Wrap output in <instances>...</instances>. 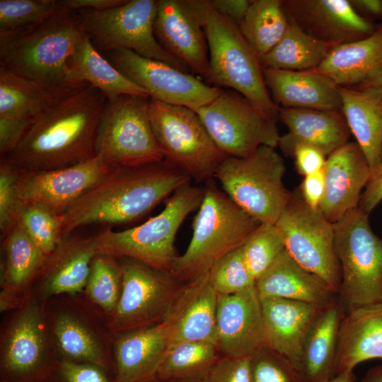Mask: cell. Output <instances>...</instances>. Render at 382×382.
<instances>
[{
	"label": "cell",
	"instance_id": "obj_38",
	"mask_svg": "<svg viewBox=\"0 0 382 382\" xmlns=\"http://www.w3.org/2000/svg\"><path fill=\"white\" fill-rule=\"evenodd\" d=\"M71 93L47 89L0 66V117L33 118L52 102Z\"/></svg>",
	"mask_w": 382,
	"mask_h": 382
},
{
	"label": "cell",
	"instance_id": "obj_50",
	"mask_svg": "<svg viewBox=\"0 0 382 382\" xmlns=\"http://www.w3.org/2000/svg\"><path fill=\"white\" fill-rule=\"evenodd\" d=\"M33 118L0 117V156H5L17 145Z\"/></svg>",
	"mask_w": 382,
	"mask_h": 382
},
{
	"label": "cell",
	"instance_id": "obj_41",
	"mask_svg": "<svg viewBox=\"0 0 382 382\" xmlns=\"http://www.w3.org/2000/svg\"><path fill=\"white\" fill-rule=\"evenodd\" d=\"M13 220L17 221L45 255H49L64 239L63 215L35 203L18 201Z\"/></svg>",
	"mask_w": 382,
	"mask_h": 382
},
{
	"label": "cell",
	"instance_id": "obj_15",
	"mask_svg": "<svg viewBox=\"0 0 382 382\" xmlns=\"http://www.w3.org/2000/svg\"><path fill=\"white\" fill-rule=\"evenodd\" d=\"M122 271L120 298L108 322L115 335L164 321L184 282L170 272L129 257L118 258Z\"/></svg>",
	"mask_w": 382,
	"mask_h": 382
},
{
	"label": "cell",
	"instance_id": "obj_22",
	"mask_svg": "<svg viewBox=\"0 0 382 382\" xmlns=\"http://www.w3.org/2000/svg\"><path fill=\"white\" fill-rule=\"evenodd\" d=\"M98 253L97 234L64 238L46 257L31 292L43 303L57 295L83 292Z\"/></svg>",
	"mask_w": 382,
	"mask_h": 382
},
{
	"label": "cell",
	"instance_id": "obj_21",
	"mask_svg": "<svg viewBox=\"0 0 382 382\" xmlns=\"http://www.w3.org/2000/svg\"><path fill=\"white\" fill-rule=\"evenodd\" d=\"M216 345L222 355L235 357H250L265 346L261 300L255 286L218 295Z\"/></svg>",
	"mask_w": 382,
	"mask_h": 382
},
{
	"label": "cell",
	"instance_id": "obj_57",
	"mask_svg": "<svg viewBox=\"0 0 382 382\" xmlns=\"http://www.w3.org/2000/svg\"><path fill=\"white\" fill-rule=\"evenodd\" d=\"M361 382H382V365L370 369Z\"/></svg>",
	"mask_w": 382,
	"mask_h": 382
},
{
	"label": "cell",
	"instance_id": "obj_42",
	"mask_svg": "<svg viewBox=\"0 0 382 382\" xmlns=\"http://www.w3.org/2000/svg\"><path fill=\"white\" fill-rule=\"evenodd\" d=\"M241 250L245 263L256 281L285 250V243L275 224H260Z\"/></svg>",
	"mask_w": 382,
	"mask_h": 382
},
{
	"label": "cell",
	"instance_id": "obj_4",
	"mask_svg": "<svg viewBox=\"0 0 382 382\" xmlns=\"http://www.w3.org/2000/svg\"><path fill=\"white\" fill-rule=\"evenodd\" d=\"M202 203L192 222V236L171 273L180 282L195 279L220 258L241 247L260 224L220 190L212 179L205 183Z\"/></svg>",
	"mask_w": 382,
	"mask_h": 382
},
{
	"label": "cell",
	"instance_id": "obj_46",
	"mask_svg": "<svg viewBox=\"0 0 382 382\" xmlns=\"http://www.w3.org/2000/svg\"><path fill=\"white\" fill-rule=\"evenodd\" d=\"M44 382H112V378L96 365L59 359Z\"/></svg>",
	"mask_w": 382,
	"mask_h": 382
},
{
	"label": "cell",
	"instance_id": "obj_24",
	"mask_svg": "<svg viewBox=\"0 0 382 382\" xmlns=\"http://www.w3.org/2000/svg\"><path fill=\"white\" fill-rule=\"evenodd\" d=\"M168 319L115 335L112 382H152L170 345Z\"/></svg>",
	"mask_w": 382,
	"mask_h": 382
},
{
	"label": "cell",
	"instance_id": "obj_48",
	"mask_svg": "<svg viewBox=\"0 0 382 382\" xmlns=\"http://www.w3.org/2000/svg\"><path fill=\"white\" fill-rule=\"evenodd\" d=\"M204 382H251L250 357L221 355L203 378Z\"/></svg>",
	"mask_w": 382,
	"mask_h": 382
},
{
	"label": "cell",
	"instance_id": "obj_60",
	"mask_svg": "<svg viewBox=\"0 0 382 382\" xmlns=\"http://www.w3.org/2000/svg\"><path fill=\"white\" fill-rule=\"evenodd\" d=\"M379 27L382 28V22H381V23L380 24Z\"/></svg>",
	"mask_w": 382,
	"mask_h": 382
},
{
	"label": "cell",
	"instance_id": "obj_34",
	"mask_svg": "<svg viewBox=\"0 0 382 382\" xmlns=\"http://www.w3.org/2000/svg\"><path fill=\"white\" fill-rule=\"evenodd\" d=\"M344 308L338 298L325 307L303 347L301 374L305 382H326L336 374L337 354Z\"/></svg>",
	"mask_w": 382,
	"mask_h": 382
},
{
	"label": "cell",
	"instance_id": "obj_5",
	"mask_svg": "<svg viewBox=\"0 0 382 382\" xmlns=\"http://www.w3.org/2000/svg\"><path fill=\"white\" fill-rule=\"evenodd\" d=\"M204 187L181 186L168 198L164 209L142 224L115 231L105 227L98 235V253L115 257H129L154 268L170 272L177 255L174 242L186 217L198 209Z\"/></svg>",
	"mask_w": 382,
	"mask_h": 382
},
{
	"label": "cell",
	"instance_id": "obj_1",
	"mask_svg": "<svg viewBox=\"0 0 382 382\" xmlns=\"http://www.w3.org/2000/svg\"><path fill=\"white\" fill-rule=\"evenodd\" d=\"M108 103L88 84L61 97L33 117L23 137L1 160L19 170H50L96 157L98 127Z\"/></svg>",
	"mask_w": 382,
	"mask_h": 382
},
{
	"label": "cell",
	"instance_id": "obj_45",
	"mask_svg": "<svg viewBox=\"0 0 382 382\" xmlns=\"http://www.w3.org/2000/svg\"><path fill=\"white\" fill-rule=\"evenodd\" d=\"M251 382H305L284 357L263 346L250 356Z\"/></svg>",
	"mask_w": 382,
	"mask_h": 382
},
{
	"label": "cell",
	"instance_id": "obj_36",
	"mask_svg": "<svg viewBox=\"0 0 382 382\" xmlns=\"http://www.w3.org/2000/svg\"><path fill=\"white\" fill-rule=\"evenodd\" d=\"M289 25L280 41L258 57L263 69L286 71L316 70L332 47L312 37L289 18Z\"/></svg>",
	"mask_w": 382,
	"mask_h": 382
},
{
	"label": "cell",
	"instance_id": "obj_12",
	"mask_svg": "<svg viewBox=\"0 0 382 382\" xmlns=\"http://www.w3.org/2000/svg\"><path fill=\"white\" fill-rule=\"evenodd\" d=\"M149 98L123 95L108 100L97 129L96 157L112 167L164 159L150 122Z\"/></svg>",
	"mask_w": 382,
	"mask_h": 382
},
{
	"label": "cell",
	"instance_id": "obj_33",
	"mask_svg": "<svg viewBox=\"0 0 382 382\" xmlns=\"http://www.w3.org/2000/svg\"><path fill=\"white\" fill-rule=\"evenodd\" d=\"M342 112L362 150L371 176L382 163V94L339 86Z\"/></svg>",
	"mask_w": 382,
	"mask_h": 382
},
{
	"label": "cell",
	"instance_id": "obj_40",
	"mask_svg": "<svg viewBox=\"0 0 382 382\" xmlns=\"http://www.w3.org/2000/svg\"><path fill=\"white\" fill-rule=\"evenodd\" d=\"M122 271L117 257L98 253L90 268L83 294L106 316L108 322L118 304Z\"/></svg>",
	"mask_w": 382,
	"mask_h": 382
},
{
	"label": "cell",
	"instance_id": "obj_27",
	"mask_svg": "<svg viewBox=\"0 0 382 382\" xmlns=\"http://www.w3.org/2000/svg\"><path fill=\"white\" fill-rule=\"evenodd\" d=\"M217 300L207 272L185 282L166 318L172 325L169 345L186 341L216 344Z\"/></svg>",
	"mask_w": 382,
	"mask_h": 382
},
{
	"label": "cell",
	"instance_id": "obj_13",
	"mask_svg": "<svg viewBox=\"0 0 382 382\" xmlns=\"http://www.w3.org/2000/svg\"><path fill=\"white\" fill-rule=\"evenodd\" d=\"M157 1L127 0L104 11H76L83 31L101 54L125 49L140 56L163 62L192 74L181 62L168 54L157 41L154 24Z\"/></svg>",
	"mask_w": 382,
	"mask_h": 382
},
{
	"label": "cell",
	"instance_id": "obj_6",
	"mask_svg": "<svg viewBox=\"0 0 382 382\" xmlns=\"http://www.w3.org/2000/svg\"><path fill=\"white\" fill-rule=\"evenodd\" d=\"M285 164L275 148L261 146L246 157L226 156L216 178L228 197L260 224H274L292 193L283 182Z\"/></svg>",
	"mask_w": 382,
	"mask_h": 382
},
{
	"label": "cell",
	"instance_id": "obj_37",
	"mask_svg": "<svg viewBox=\"0 0 382 382\" xmlns=\"http://www.w3.org/2000/svg\"><path fill=\"white\" fill-rule=\"evenodd\" d=\"M289 25L280 0H254L238 25L258 57L270 51L283 37Z\"/></svg>",
	"mask_w": 382,
	"mask_h": 382
},
{
	"label": "cell",
	"instance_id": "obj_59",
	"mask_svg": "<svg viewBox=\"0 0 382 382\" xmlns=\"http://www.w3.org/2000/svg\"><path fill=\"white\" fill-rule=\"evenodd\" d=\"M152 382H204L202 379H191V380H170V381H161L156 379Z\"/></svg>",
	"mask_w": 382,
	"mask_h": 382
},
{
	"label": "cell",
	"instance_id": "obj_52",
	"mask_svg": "<svg viewBox=\"0 0 382 382\" xmlns=\"http://www.w3.org/2000/svg\"><path fill=\"white\" fill-rule=\"evenodd\" d=\"M382 201V163L362 192L358 207L369 214Z\"/></svg>",
	"mask_w": 382,
	"mask_h": 382
},
{
	"label": "cell",
	"instance_id": "obj_23",
	"mask_svg": "<svg viewBox=\"0 0 382 382\" xmlns=\"http://www.w3.org/2000/svg\"><path fill=\"white\" fill-rule=\"evenodd\" d=\"M323 172L325 190L319 209L334 224L358 207L372 173L362 150L352 141L328 156Z\"/></svg>",
	"mask_w": 382,
	"mask_h": 382
},
{
	"label": "cell",
	"instance_id": "obj_58",
	"mask_svg": "<svg viewBox=\"0 0 382 382\" xmlns=\"http://www.w3.org/2000/svg\"><path fill=\"white\" fill-rule=\"evenodd\" d=\"M326 382H354L353 371L340 373Z\"/></svg>",
	"mask_w": 382,
	"mask_h": 382
},
{
	"label": "cell",
	"instance_id": "obj_31",
	"mask_svg": "<svg viewBox=\"0 0 382 382\" xmlns=\"http://www.w3.org/2000/svg\"><path fill=\"white\" fill-rule=\"evenodd\" d=\"M382 359V302L350 309L340 329L336 374L359 364Z\"/></svg>",
	"mask_w": 382,
	"mask_h": 382
},
{
	"label": "cell",
	"instance_id": "obj_49",
	"mask_svg": "<svg viewBox=\"0 0 382 382\" xmlns=\"http://www.w3.org/2000/svg\"><path fill=\"white\" fill-rule=\"evenodd\" d=\"M294 156L298 172L306 176L324 169L325 155L318 149L302 143L293 145L285 154Z\"/></svg>",
	"mask_w": 382,
	"mask_h": 382
},
{
	"label": "cell",
	"instance_id": "obj_44",
	"mask_svg": "<svg viewBox=\"0 0 382 382\" xmlns=\"http://www.w3.org/2000/svg\"><path fill=\"white\" fill-rule=\"evenodd\" d=\"M207 273L218 295L236 294L255 286L256 281L245 263L241 247L217 260Z\"/></svg>",
	"mask_w": 382,
	"mask_h": 382
},
{
	"label": "cell",
	"instance_id": "obj_16",
	"mask_svg": "<svg viewBox=\"0 0 382 382\" xmlns=\"http://www.w3.org/2000/svg\"><path fill=\"white\" fill-rule=\"evenodd\" d=\"M274 224L284 238L287 253L338 294L342 274L335 251L334 224L320 209L308 206L301 195L292 194Z\"/></svg>",
	"mask_w": 382,
	"mask_h": 382
},
{
	"label": "cell",
	"instance_id": "obj_32",
	"mask_svg": "<svg viewBox=\"0 0 382 382\" xmlns=\"http://www.w3.org/2000/svg\"><path fill=\"white\" fill-rule=\"evenodd\" d=\"M316 70L342 87H354L374 77L382 70V28L332 47Z\"/></svg>",
	"mask_w": 382,
	"mask_h": 382
},
{
	"label": "cell",
	"instance_id": "obj_56",
	"mask_svg": "<svg viewBox=\"0 0 382 382\" xmlns=\"http://www.w3.org/2000/svg\"><path fill=\"white\" fill-rule=\"evenodd\" d=\"M352 88L361 91H375L382 94V70L374 77Z\"/></svg>",
	"mask_w": 382,
	"mask_h": 382
},
{
	"label": "cell",
	"instance_id": "obj_18",
	"mask_svg": "<svg viewBox=\"0 0 382 382\" xmlns=\"http://www.w3.org/2000/svg\"><path fill=\"white\" fill-rule=\"evenodd\" d=\"M103 55L123 75L146 90L151 98L163 103L196 111L211 103L222 91L202 81L193 74L129 50H114Z\"/></svg>",
	"mask_w": 382,
	"mask_h": 382
},
{
	"label": "cell",
	"instance_id": "obj_3",
	"mask_svg": "<svg viewBox=\"0 0 382 382\" xmlns=\"http://www.w3.org/2000/svg\"><path fill=\"white\" fill-rule=\"evenodd\" d=\"M85 32L77 11L66 10L24 28L0 32V66L47 89L71 93L68 62Z\"/></svg>",
	"mask_w": 382,
	"mask_h": 382
},
{
	"label": "cell",
	"instance_id": "obj_43",
	"mask_svg": "<svg viewBox=\"0 0 382 382\" xmlns=\"http://www.w3.org/2000/svg\"><path fill=\"white\" fill-rule=\"evenodd\" d=\"M68 9L56 0H0V32L30 27Z\"/></svg>",
	"mask_w": 382,
	"mask_h": 382
},
{
	"label": "cell",
	"instance_id": "obj_47",
	"mask_svg": "<svg viewBox=\"0 0 382 382\" xmlns=\"http://www.w3.org/2000/svg\"><path fill=\"white\" fill-rule=\"evenodd\" d=\"M19 170L0 160V231L4 236L11 226L17 203L16 182Z\"/></svg>",
	"mask_w": 382,
	"mask_h": 382
},
{
	"label": "cell",
	"instance_id": "obj_9",
	"mask_svg": "<svg viewBox=\"0 0 382 382\" xmlns=\"http://www.w3.org/2000/svg\"><path fill=\"white\" fill-rule=\"evenodd\" d=\"M334 228L342 274L337 295L344 309L382 302V239L372 231L369 214L357 207Z\"/></svg>",
	"mask_w": 382,
	"mask_h": 382
},
{
	"label": "cell",
	"instance_id": "obj_8",
	"mask_svg": "<svg viewBox=\"0 0 382 382\" xmlns=\"http://www.w3.org/2000/svg\"><path fill=\"white\" fill-rule=\"evenodd\" d=\"M59 357L44 303L32 292L0 328V382H44Z\"/></svg>",
	"mask_w": 382,
	"mask_h": 382
},
{
	"label": "cell",
	"instance_id": "obj_17",
	"mask_svg": "<svg viewBox=\"0 0 382 382\" xmlns=\"http://www.w3.org/2000/svg\"><path fill=\"white\" fill-rule=\"evenodd\" d=\"M213 11L212 1L158 0L154 24L160 45L206 81L209 54L204 25Z\"/></svg>",
	"mask_w": 382,
	"mask_h": 382
},
{
	"label": "cell",
	"instance_id": "obj_14",
	"mask_svg": "<svg viewBox=\"0 0 382 382\" xmlns=\"http://www.w3.org/2000/svg\"><path fill=\"white\" fill-rule=\"evenodd\" d=\"M196 112L226 156L246 157L261 146L276 148L279 144L277 119L233 90L222 89Z\"/></svg>",
	"mask_w": 382,
	"mask_h": 382
},
{
	"label": "cell",
	"instance_id": "obj_11",
	"mask_svg": "<svg viewBox=\"0 0 382 382\" xmlns=\"http://www.w3.org/2000/svg\"><path fill=\"white\" fill-rule=\"evenodd\" d=\"M149 113L164 159L197 183L213 179L226 155L216 146L198 113L187 107L151 98Z\"/></svg>",
	"mask_w": 382,
	"mask_h": 382
},
{
	"label": "cell",
	"instance_id": "obj_39",
	"mask_svg": "<svg viewBox=\"0 0 382 382\" xmlns=\"http://www.w3.org/2000/svg\"><path fill=\"white\" fill-rule=\"evenodd\" d=\"M221 355L217 345L210 342L186 341L169 345L156 379H202Z\"/></svg>",
	"mask_w": 382,
	"mask_h": 382
},
{
	"label": "cell",
	"instance_id": "obj_53",
	"mask_svg": "<svg viewBox=\"0 0 382 382\" xmlns=\"http://www.w3.org/2000/svg\"><path fill=\"white\" fill-rule=\"evenodd\" d=\"M252 1L248 0H212L214 10L237 25L246 14Z\"/></svg>",
	"mask_w": 382,
	"mask_h": 382
},
{
	"label": "cell",
	"instance_id": "obj_54",
	"mask_svg": "<svg viewBox=\"0 0 382 382\" xmlns=\"http://www.w3.org/2000/svg\"><path fill=\"white\" fill-rule=\"evenodd\" d=\"M127 0H62V4L71 11L82 9L104 11L119 6Z\"/></svg>",
	"mask_w": 382,
	"mask_h": 382
},
{
	"label": "cell",
	"instance_id": "obj_28",
	"mask_svg": "<svg viewBox=\"0 0 382 382\" xmlns=\"http://www.w3.org/2000/svg\"><path fill=\"white\" fill-rule=\"evenodd\" d=\"M263 75L272 99L278 107L325 110L342 109L339 86L316 70L263 69Z\"/></svg>",
	"mask_w": 382,
	"mask_h": 382
},
{
	"label": "cell",
	"instance_id": "obj_2",
	"mask_svg": "<svg viewBox=\"0 0 382 382\" xmlns=\"http://www.w3.org/2000/svg\"><path fill=\"white\" fill-rule=\"evenodd\" d=\"M191 180L185 171L166 159L114 167L63 214V238L85 226L134 221Z\"/></svg>",
	"mask_w": 382,
	"mask_h": 382
},
{
	"label": "cell",
	"instance_id": "obj_35",
	"mask_svg": "<svg viewBox=\"0 0 382 382\" xmlns=\"http://www.w3.org/2000/svg\"><path fill=\"white\" fill-rule=\"evenodd\" d=\"M68 67L71 82L78 86L90 84L108 100L123 95L149 97L146 90L123 75L98 52L86 33L69 59Z\"/></svg>",
	"mask_w": 382,
	"mask_h": 382
},
{
	"label": "cell",
	"instance_id": "obj_7",
	"mask_svg": "<svg viewBox=\"0 0 382 382\" xmlns=\"http://www.w3.org/2000/svg\"><path fill=\"white\" fill-rule=\"evenodd\" d=\"M44 308L59 359L94 364L112 376L115 335L83 292L53 296Z\"/></svg>",
	"mask_w": 382,
	"mask_h": 382
},
{
	"label": "cell",
	"instance_id": "obj_26",
	"mask_svg": "<svg viewBox=\"0 0 382 382\" xmlns=\"http://www.w3.org/2000/svg\"><path fill=\"white\" fill-rule=\"evenodd\" d=\"M1 241L4 259L1 263L0 311L7 313L21 306L30 294L47 256L15 220Z\"/></svg>",
	"mask_w": 382,
	"mask_h": 382
},
{
	"label": "cell",
	"instance_id": "obj_20",
	"mask_svg": "<svg viewBox=\"0 0 382 382\" xmlns=\"http://www.w3.org/2000/svg\"><path fill=\"white\" fill-rule=\"evenodd\" d=\"M289 18L312 37L334 47L366 37L376 28L349 0H287Z\"/></svg>",
	"mask_w": 382,
	"mask_h": 382
},
{
	"label": "cell",
	"instance_id": "obj_25",
	"mask_svg": "<svg viewBox=\"0 0 382 382\" xmlns=\"http://www.w3.org/2000/svg\"><path fill=\"white\" fill-rule=\"evenodd\" d=\"M260 300L265 345L284 357L301 374L304 342L326 306L276 297Z\"/></svg>",
	"mask_w": 382,
	"mask_h": 382
},
{
	"label": "cell",
	"instance_id": "obj_10",
	"mask_svg": "<svg viewBox=\"0 0 382 382\" xmlns=\"http://www.w3.org/2000/svg\"><path fill=\"white\" fill-rule=\"evenodd\" d=\"M209 54L207 83L233 90L270 116L279 119V107L266 86L258 56L238 25L214 10L204 25Z\"/></svg>",
	"mask_w": 382,
	"mask_h": 382
},
{
	"label": "cell",
	"instance_id": "obj_29",
	"mask_svg": "<svg viewBox=\"0 0 382 382\" xmlns=\"http://www.w3.org/2000/svg\"><path fill=\"white\" fill-rule=\"evenodd\" d=\"M279 119L288 129L278 144L284 154L302 143L327 156L349 142L351 132L342 110L279 108Z\"/></svg>",
	"mask_w": 382,
	"mask_h": 382
},
{
	"label": "cell",
	"instance_id": "obj_51",
	"mask_svg": "<svg viewBox=\"0 0 382 382\" xmlns=\"http://www.w3.org/2000/svg\"><path fill=\"white\" fill-rule=\"evenodd\" d=\"M323 170L306 175L301 185V195L305 203L313 209H318L325 195Z\"/></svg>",
	"mask_w": 382,
	"mask_h": 382
},
{
	"label": "cell",
	"instance_id": "obj_55",
	"mask_svg": "<svg viewBox=\"0 0 382 382\" xmlns=\"http://www.w3.org/2000/svg\"><path fill=\"white\" fill-rule=\"evenodd\" d=\"M349 1L357 11L373 16L382 15V0H349Z\"/></svg>",
	"mask_w": 382,
	"mask_h": 382
},
{
	"label": "cell",
	"instance_id": "obj_30",
	"mask_svg": "<svg viewBox=\"0 0 382 382\" xmlns=\"http://www.w3.org/2000/svg\"><path fill=\"white\" fill-rule=\"evenodd\" d=\"M260 297H276L327 306L337 293L298 263L286 250L256 280Z\"/></svg>",
	"mask_w": 382,
	"mask_h": 382
},
{
	"label": "cell",
	"instance_id": "obj_19",
	"mask_svg": "<svg viewBox=\"0 0 382 382\" xmlns=\"http://www.w3.org/2000/svg\"><path fill=\"white\" fill-rule=\"evenodd\" d=\"M114 167L98 157L64 168L19 170L16 182L18 201L42 205L63 215L88 188Z\"/></svg>",
	"mask_w": 382,
	"mask_h": 382
}]
</instances>
